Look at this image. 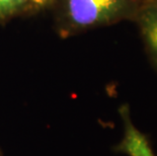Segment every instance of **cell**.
Segmentation results:
<instances>
[{
  "instance_id": "6da1fadb",
  "label": "cell",
  "mask_w": 157,
  "mask_h": 156,
  "mask_svg": "<svg viewBox=\"0 0 157 156\" xmlns=\"http://www.w3.org/2000/svg\"><path fill=\"white\" fill-rule=\"evenodd\" d=\"M57 31L70 36L88 29L135 21L150 0H52Z\"/></svg>"
},
{
  "instance_id": "7a4b0ae2",
  "label": "cell",
  "mask_w": 157,
  "mask_h": 156,
  "mask_svg": "<svg viewBox=\"0 0 157 156\" xmlns=\"http://www.w3.org/2000/svg\"><path fill=\"white\" fill-rule=\"evenodd\" d=\"M119 112L124 125V135L113 150L128 156H155L148 138L133 124L128 105H121Z\"/></svg>"
},
{
  "instance_id": "3957f363",
  "label": "cell",
  "mask_w": 157,
  "mask_h": 156,
  "mask_svg": "<svg viewBox=\"0 0 157 156\" xmlns=\"http://www.w3.org/2000/svg\"><path fill=\"white\" fill-rule=\"evenodd\" d=\"M141 32L150 58L157 67V4L149 1L137 14L135 21Z\"/></svg>"
},
{
  "instance_id": "277c9868",
  "label": "cell",
  "mask_w": 157,
  "mask_h": 156,
  "mask_svg": "<svg viewBox=\"0 0 157 156\" xmlns=\"http://www.w3.org/2000/svg\"><path fill=\"white\" fill-rule=\"evenodd\" d=\"M31 7L26 0H0V21H6Z\"/></svg>"
},
{
  "instance_id": "5b68a950",
  "label": "cell",
  "mask_w": 157,
  "mask_h": 156,
  "mask_svg": "<svg viewBox=\"0 0 157 156\" xmlns=\"http://www.w3.org/2000/svg\"><path fill=\"white\" fill-rule=\"evenodd\" d=\"M31 7H43V6L47 5L52 0H26Z\"/></svg>"
},
{
  "instance_id": "8992f818",
  "label": "cell",
  "mask_w": 157,
  "mask_h": 156,
  "mask_svg": "<svg viewBox=\"0 0 157 156\" xmlns=\"http://www.w3.org/2000/svg\"><path fill=\"white\" fill-rule=\"evenodd\" d=\"M150 1H151V2H154V3H156V4H157V0H150Z\"/></svg>"
},
{
  "instance_id": "52a82bcc",
  "label": "cell",
  "mask_w": 157,
  "mask_h": 156,
  "mask_svg": "<svg viewBox=\"0 0 157 156\" xmlns=\"http://www.w3.org/2000/svg\"><path fill=\"white\" fill-rule=\"evenodd\" d=\"M0 156H3V153H2V151H1V149H0Z\"/></svg>"
}]
</instances>
